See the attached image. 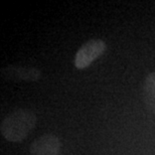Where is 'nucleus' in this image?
I'll return each instance as SVG.
<instances>
[{"label":"nucleus","mask_w":155,"mask_h":155,"mask_svg":"<svg viewBox=\"0 0 155 155\" xmlns=\"http://www.w3.org/2000/svg\"><path fill=\"white\" fill-rule=\"evenodd\" d=\"M106 43L102 39H91L81 46L75 57V66L77 69L83 70L88 68L93 61L101 57L106 51Z\"/></svg>","instance_id":"2"},{"label":"nucleus","mask_w":155,"mask_h":155,"mask_svg":"<svg viewBox=\"0 0 155 155\" xmlns=\"http://www.w3.org/2000/svg\"><path fill=\"white\" fill-rule=\"evenodd\" d=\"M1 75L6 80L36 82L41 77V73L36 68L7 66L1 69Z\"/></svg>","instance_id":"4"},{"label":"nucleus","mask_w":155,"mask_h":155,"mask_svg":"<svg viewBox=\"0 0 155 155\" xmlns=\"http://www.w3.org/2000/svg\"><path fill=\"white\" fill-rule=\"evenodd\" d=\"M144 103L151 112L155 114V73L149 74L143 83Z\"/></svg>","instance_id":"5"},{"label":"nucleus","mask_w":155,"mask_h":155,"mask_svg":"<svg viewBox=\"0 0 155 155\" xmlns=\"http://www.w3.org/2000/svg\"><path fill=\"white\" fill-rule=\"evenodd\" d=\"M36 125V117L29 110H17L6 116L0 125V131L6 140L21 142Z\"/></svg>","instance_id":"1"},{"label":"nucleus","mask_w":155,"mask_h":155,"mask_svg":"<svg viewBox=\"0 0 155 155\" xmlns=\"http://www.w3.org/2000/svg\"><path fill=\"white\" fill-rule=\"evenodd\" d=\"M61 143L54 134H43L30 145V155H58Z\"/></svg>","instance_id":"3"}]
</instances>
